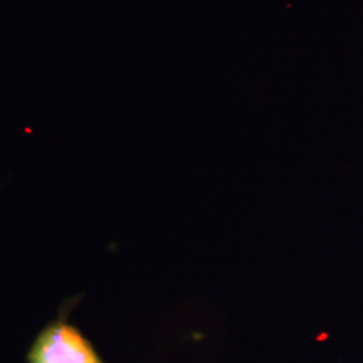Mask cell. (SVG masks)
<instances>
[{"label":"cell","instance_id":"cell-1","mask_svg":"<svg viewBox=\"0 0 363 363\" xmlns=\"http://www.w3.org/2000/svg\"><path fill=\"white\" fill-rule=\"evenodd\" d=\"M30 363H103L89 342L66 323L49 325L33 346Z\"/></svg>","mask_w":363,"mask_h":363}]
</instances>
